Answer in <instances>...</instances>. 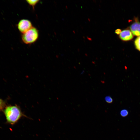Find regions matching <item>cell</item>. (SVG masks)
I'll return each instance as SVG.
<instances>
[{"label": "cell", "instance_id": "cell-1", "mask_svg": "<svg viewBox=\"0 0 140 140\" xmlns=\"http://www.w3.org/2000/svg\"><path fill=\"white\" fill-rule=\"evenodd\" d=\"M7 122L13 125L22 117L27 116L22 112L20 107L16 105L6 106L3 110Z\"/></svg>", "mask_w": 140, "mask_h": 140}, {"label": "cell", "instance_id": "cell-2", "mask_svg": "<svg viewBox=\"0 0 140 140\" xmlns=\"http://www.w3.org/2000/svg\"><path fill=\"white\" fill-rule=\"evenodd\" d=\"M39 36V31L35 27H32L30 29L22 34L21 38L23 42L27 44H30L36 42Z\"/></svg>", "mask_w": 140, "mask_h": 140}, {"label": "cell", "instance_id": "cell-3", "mask_svg": "<svg viewBox=\"0 0 140 140\" xmlns=\"http://www.w3.org/2000/svg\"><path fill=\"white\" fill-rule=\"evenodd\" d=\"M17 27L19 31L22 34L26 32L32 27L31 22L29 20L22 19L18 22Z\"/></svg>", "mask_w": 140, "mask_h": 140}, {"label": "cell", "instance_id": "cell-4", "mask_svg": "<svg viewBox=\"0 0 140 140\" xmlns=\"http://www.w3.org/2000/svg\"><path fill=\"white\" fill-rule=\"evenodd\" d=\"M121 39L124 41H127L132 39L133 34L129 30H125L122 31L119 35Z\"/></svg>", "mask_w": 140, "mask_h": 140}, {"label": "cell", "instance_id": "cell-5", "mask_svg": "<svg viewBox=\"0 0 140 140\" xmlns=\"http://www.w3.org/2000/svg\"><path fill=\"white\" fill-rule=\"evenodd\" d=\"M130 29L132 34L135 36H140V23L136 21L130 26Z\"/></svg>", "mask_w": 140, "mask_h": 140}, {"label": "cell", "instance_id": "cell-6", "mask_svg": "<svg viewBox=\"0 0 140 140\" xmlns=\"http://www.w3.org/2000/svg\"><path fill=\"white\" fill-rule=\"evenodd\" d=\"M134 45L136 48L140 51V36H138L135 39Z\"/></svg>", "mask_w": 140, "mask_h": 140}, {"label": "cell", "instance_id": "cell-7", "mask_svg": "<svg viewBox=\"0 0 140 140\" xmlns=\"http://www.w3.org/2000/svg\"><path fill=\"white\" fill-rule=\"evenodd\" d=\"M27 3L30 6H32L34 9L36 5L39 2V1L27 0L26 1Z\"/></svg>", "mask_w": 140, "mask_h": 140}, {"label": "cell", "instance_id": "cell-8", "mask_svg": "<svg viewBox=\"0 0 140 140\" xmlns=\"http://www.w3.org/2000/svg\"><path fill=\"white\" fill-rule=\"evenodd\" d=\"M6 106L5 102L0 98V112L3 110Z\"/></svg>", "mask_w": 140, "mask_h": 140}, {"label": "cell", "instance_id": "cell-9", "mask_svg": "<svg viewBox=\"0 0 140 140\" xmlns=\"http://www.w3.org/2000/svg\"><path fill=\"white\" fill-rule=\"evenodd\" d=\"M120 114L122 116L125 117L128 115V112L126 109H123L121 111Z\"/></svg>", "mask_w": 140, "mask_h": 140}, {"label": "cell", "instance_id": "cell-10", "mask_svg": "<svg viewBox=\"0 0 140 140\" xmlns=\"http://www.w3.org/2000/svg\"><path fill=\"white\" fill-rule=\"evenodd\" d=\"M105 101L107 103H110L112 102L113 99L112 98L109 96H107L105 98Z\"/></svg>", "mask_w": 140, "mask_h": 140}, {"label": "cell", "instance_id": "cell-11", "mask_svg": "<svg viewBox=\"0 0 140 140\" xmlns=\"http://www.w3.org/2000/svg\"><path fill=\"white\" fill-rule=\"evenodd\" d=\"M115 32L117 34H120L121 32V30L120 29H117L115 30Z\"/></svg>", "mask_w": 140, "mask_h": 140}]
</instances>
